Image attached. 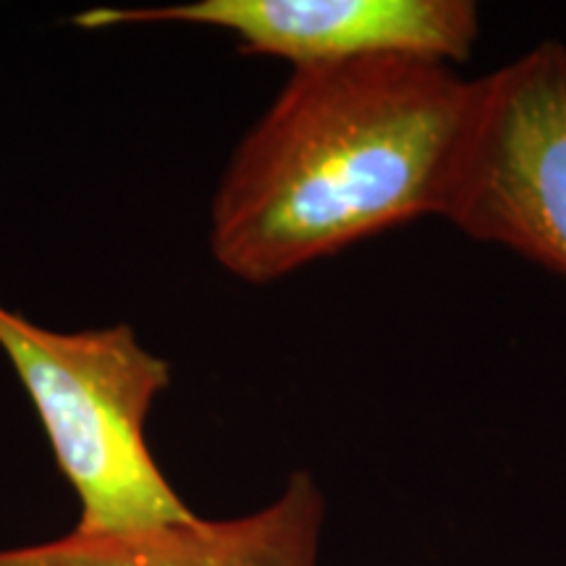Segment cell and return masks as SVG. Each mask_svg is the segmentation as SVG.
Instances as JSON below:
<instances>
[{
  "label": "cell",
  "mask_w": 566,
  "mask_h": 566,
  "mask_svg": "<svg viewBox=\"0 0 566 566\" xmlns=\"http://www.w3.org/2000/svg\"><path fill=\"white\" fill-rule=\"evenodd\" d=\"M443 221L566 275V45L537 42L480 80Z\"/></svg>",
  "instance_id": "obj_3"
},
{
  "label": "cell",
  "mask_w": 566,
  "mask_h": 566,
  "mask_svg": "<svg viewBox=\"0 0 566 566\" xmlns=\"http://www.w3.org/2000/svg\"><path fill=\"white\" fill-rule=\"evenodd\" d=\"M325 495L310 472H292L271 504L233 520L195 516L137 533H69L3 548L0 566H321Z\"/></svg>",
  "instance_id": "obj_5"
},
{
  "label": "cell",
  "mask_w": 566,
  "mask_h": 566,
  "mask_svg": "<svg viewBox=\"0 0 566 566\" xmlns=\"http://www.w3.org/2000/svg\"><path fill=\"white\" fill-rule=\"evenodd\" d=\"M0 352L80 499L76 533L118 535L195 520L147 443V415L171 384V367L139 344L132 325L59 334L0 302Z\"/></svg>",
  "instance_id": "obj_2"
},
{
  "label": "cell",
  "mask_w": 566,
  "mask_h": 566,
  "mask_svg": "<svg viewBox=\"0 0 566 566\" xmlns=\"http://www.w3.org/2000/svg\"><path fill=\"white\" fill-rule=\"evenodd\" d=\"M480 80L422 59L294 69L233 150L210 205L226 273L273 283L399 229L443 218Z\"/></svg>",
  "instance_id": "obj_1"
},
{
  "label": "cell",
  "mask_w": 566,
  "mask_h": 566,
  "mask_svg": "<svg viewBox=\"0 0 566 566\" xmlns=\"http://www.w3.org/2000/svg\"><path fill=\"white\" fill-rule=\"evenodd\" d=\"M216 27L250 55L294 69L365 59H422L459 66L480 40L472 0H197L163 9H90L74 17L84 30L118 24Z\"/></svg>",
  "instance_id": "obj_4"
}]
</instances>
